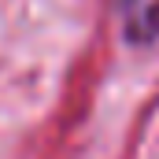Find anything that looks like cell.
<instances>
[{
    "label": "cell",
    "mask_w": 159,
    "mask_h": 159,
    "mask_svg": "<svg viewBox=\"0 0 159 159\" xmlns=\"http://www.w3.org/2000/svg\"><path fill=\"white\" fill-rule=\"evenodd\" d=\"M133 7H137V0H126V11H133Z\"/></svg>",
    "instance_id": "1"
}]
</instances>
